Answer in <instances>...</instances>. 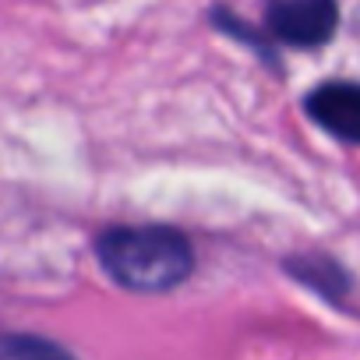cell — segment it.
Wrapping results in <instances>:
<instances>
[{"label": "cell", "mask_w": 360, "mask_h": 360, "mask_svg": "<svg viewBox=\"0 0 360 360\" xmlns=\"http://www.w3.org/2000/svg\"><path fill=\"white\" fill-rule=\"evenodd\" d=\"M212 25L219 29V32H230V36H237V39H244L248 46H255V53H262L272 68H276V60H272V53H269V43L255 32V29H248L237 15H230L226 8H212Z\"/></svg>", "instance_id": "cell-5"}, {"label": "cell", "mask_w": 360, "mask_h": 360, "mask_svg": "<svg viewBox=\"0 0 360 360\" xmlns=\"http://www.w3.org/2000/svg\"><path fill=\"white\" fill-rule=\"evenodd\" d=\"M60 356L64 349L57 342H46V339H25V335H4L0 339V356Z\"/></svg>", "instance_id": "cell-6"}, {"label": "cell", "mask_w": 360, "mask_h": 360, "mask_svg": "<svg viewBox=\"0 0 360 360\" xmlns=\"http://www.w3.org/2000/svg\"><path fill=\"white\" fill-rule=\"evenodd\" d=\"M307 117L342 141H360V85L328 82L304 99Z\"/></svg>", "instance_id": "cell-3"}, {"label": "cell", "mask_w": 360, "mask_h": 360, "mask_svg": "<svg viewBox=\"0 0 360 360\" xmlns=\"http://www.w3.org/2000/svg\"><path fill=\"white\" fill-rule=\"evenodd\" d=\"M286 269L293 272V279L307 283L311 290H318V293L328 297V300L342 297L346 286H349L346 272H342L332 258H314V255H311V258H293V262H286Z\"/></svg>", "instance_id": "cell-4"}, {"label": "cell", "mask_w": 360, "mask_h": 360, "mask_svg": "<svg viewBox=\"0 0 360 360\" xmlns=\"http://www.w3.org/2000/svg\"><path fill=\"white\" fill-rule=\"evenodd\" d=\"M103 272L134 293H166L195 269L191 240L169 226H113L96 240Z\"/></svg>", "instance_id": "cell-1"}, {"label": "cell", "mask_w": 360, "mask_h": 360, "mask_svg": "<svg viewBox=\"0 0 360 360\" xmlns=\"http://www.w3.org/2000/svg\"><path fill=\"white\" fill-rule=\"evenodd\" d=\"M265 25L279 43L314 50L335 36L339 8L335 0H265Z\"/></svg>", "instance_id": "cell-2"}]
</instances>
